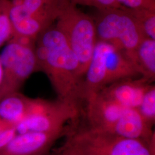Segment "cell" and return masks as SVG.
I'll return each instance as SVG.
<instances>
[{
  "label": "cell",
  "instance_id": "6da1fadb",
  "mask_svg": "<svg viewBox=\"0 0 155 155\" xmlns=\"http://www.w3.org/2000/svg\"><path fill=\"white\" fill-rule=\"evenodd\" d=\"M35 51L38 70L47 75L59 100L79 105L83 81L77 58L63 34L51 25L38 37Z\"/></svg>",
  "mask_w": 155,
  "mask_h": 155
},
{
  "label": "cell",
  "instance_id": "7a4b0ae2",
  "mask_svg": "<svg viewBox=\"0 0 155 155\" xmlns=\"http://www.w3.org/2000/svg\"><path fill=\"white\" fill-rule=\"evenodd\" d=\"M90 129L118 136L155 143L152 127L136 109L118 104L98 91L86 98Z\"/></svg>",
  "mask_w": 155,
  "mask_h": 155
},
{
  "label": "cell",
  "instance_id": "3957f363",
  "mask_svg": "<svg viewBox=\"0 0 155 155\" xmlns=\"http://www.w3.org/2000/svg\"><path fill=\"white\" fill-rule=\"evenodd\" d=\"M137 76L140 75L137 68L124 51L97 40L83 78L82 100L111 83Z\"/></svg>",
  "mask_w": 155,
  "mask_h": 155
},
{
  "label": "cell",
  "instance_id": "277c9868",
  "mask_svg": "<svg viewBox=\"0 0 155 155\" xmlns=\"http://www.w3.org/2000/svg\"><path fill=\"white\" fill-rule=\"evenodd\" d=\"M55 22L77 58L83 81L97 41L94 20L65 0Z\"/></svg>",
  "mask_w": 155,
  "mask_h": 155
},
{
  "label": "cell",
  "instance_id": "5b68a950",
  "mask_svg": "<svg viewBox=\"0 0 155 155\" xmlns=\"http://www.w3.org/2000/svg\"><path fill=\"white\" fill-rule=\"evenodd\" d=\"M93 18L97 40L114 45L133 62L136 50L146 37L127 9L123 7L97 10Z\"/></svg>",
  "mask_w": 155,
  "mask_h": 155
},
{
  "label": "cell",
  "instance_id": "8992f818",
  "mask_svg": "<svg viewBox=\"0 0 155 155\" xmlns=\"http://www.w3.org/2000/svg\"><path fill=\"white\" fill-rule=\"evenodd\" d=\"M12 38L36 41L55 22L65 0H10Z\"/></svg>",
  "mask_w": 155,
  "mask_h": 155
},
{
  "label": "cell",
  "instance_id": "52a82bcc",
  "mask_svg": "<svg viewBox=\"0 0 155 155\" xmlns=\"http://www.w3.org/2000/svg\"><path fill=\"white\" fill-rule=\"evenodd\" d=\"M35 44L28 40L12 38L0 54L3 77L0 86V100L19 92L33 72L39 70Z\"/></svg>",
  "mask_w": 155,
  "mask_h": 155
},
{
  "label": "cell",
  "instance_id": "ba28073f",
  "mask_svg": "<svg viewBox=\"0 0 155 155\" xmlns=\"http://www.w3.org/2000/svg\"><path fill=\"white\" fill-rule=\"evenodd\" d=\"M79 105L59 100L38 98L28 116L16 127L17 133L67 131L65 125L79 116Z\"/></svg>",
  "mask_w": 155,
  "mask_h": 155
},
{
  "label": "cell",
  "instance_id": "9c48e42d",
  "mask_svg": "<svg viewBox=\"0 0 155 155\" xmlns=\"http://www.w3.org/2000/svg\"><path fill=\"white\" fill-rule=\"evenodd\" d=\"M71 136L95 155H155V143L127 138L87 128Z\"/></svg>",
  "mask_w": 155,
  "mask_h": 155
},
{
  "label": "cell",
  "instance_id": "30bf717a",
  "mask_svg": "<svg viewBox=\"0 0 155 155\" xmlns=\"http://www.w3.org/2000/svg\"><path fill=\"white\" fill-rule=\"evenodd\" d=\"M67 131L17 133L0 155H43Z\"/></svg>",
  "mask_w": 155,
  "mask_h": 155
},
{
  "label": "cell",
  "instance_id": "8fae6325",
  "mask_svg": "<svg viewBox=\"0 0 155 155\" xmlns=\"http://www.w3.org/2000/svg\"><path fill=\"white\" fill-rule=\"evenodd\" d=\"M150 82L143 78L125 79L111 83L100 91L120 105L137 110L150 85Z\"/></svg>",
  "mask_w": 155,
  "mask_h": 155
},
{
  "label": "cell",
  "instance_id": "7c38bea8",
  "mask_svg": "<svg viewBox=\"0 0 155 155\" xmlns=\"http://www.w3.org/2000/svg\"><path fill=\"white\" fill-rule=\"evenodd\" d=\"M36 99L17 92L0 100V120L17 127L28 116Z\"/></svg>",
  "mask_w": 155,
  "mask_h": 155
},
{
  "label": "cell",
  "instance_id": "4fadbf2b",
  "mask_svg": "<svg viewBox=\"0 0 155 155\" xmlns=\"http://www.w3.org/2000/svg\"><path fill=\"white\" fill-rule=\"evenodd\" d=\"M133 63L141 77L153 81L155 77V40L143 39L136 50Z\"/></svg>",
  "mask_w": 155,
  "mask_h": 155
},
{
  "label": "cell",
  "instance_id": "5bb4252c",
  "mask_svg": "<svg viewBox=\"0 0 155 155\" xmlns=\"http://www.w3.org/2000/svg\"><path fill=\"white\" fill-rule=\"evenodd\" d=\"M126 9L135 19L145 37L155 40V11Z\"/></svg>",
  "mask_w": 155,
  "mask_h": 155
},
{
  "label": "cell",
  "instance_id": "9a60e30c",
  "mask_svg": "<svg viewBox=\"0 0 155 155\" xmlns=\"http://www.w3.org/2000/svg\"><path fill=\"white\" fill-rule=\"evenodd\" d=\"M137 110L144 121L152 127L155 121V87L150 85Z\"/></svg>",
  "mask_w": 155,
  "mask_h": 155
},
{
  "label": "cell",
  "instance_id": "2e32d148",
  "mask_svg": "<svg viewBox=\"0 0 155 155\" xmlns=\"http://www.w3.org/2000/svg\"><path fill=\"white\" fill-rule=\"evenodd\" d=\"M10 8V0H0V47L8 42L13 36Z\"/></svg>",
  "mask_w": 155,
  "mask_h": 155
},
{
  "label": "cell",
  "instance_id": "e0dca14e",
  "mask_svg": "<svg viewBox=\"0 0 155 155\" xmlns=\"http://www.w3.org/2000/svg\"><path fill=\"white\" fill-rule=\"evenodd\" d=\"M69 1L74 5L91 6L95 8L97 10L123 8L117 0H69Z\"/></svg>",
  "mask_w": 155,
  "mask_h": 155
},
{
  "label": "cell",
  "instance_id": "ac0fdd59",
  "mask_svg": "<svg viewBox=\"0 0 155 155\" xmlns=\"http://www.w3.org/2000/svg\"><path fill=\"white\" fill-rule=\"evenodd\" d=\"M17 134L16 127L0 120V151L5 147Z\"/></svg>",
  "mask_w": 155,
  "mask_h": 155
},
{
  "label": "cell",
  "instance_id": "d6986e66",
  "mask_svg": "<svg viewBox=\"0 0 155 155\" xmlns=\"http://www.w3.org/2000/svg\"><path fill=\"white\" fill-rule=\"evenodd\" d=\"M122 7L127 9H147L155 11V0H117Z\"/></svg>",
  "mask_w": 155,
  "mask_h": 155
},
{
  "label": "cell",
  "instance_id": "ffe728a7",
  "mask_svg": "<svg viewBox=\"0 0 155 155\" xmlns=\"http://www.w3.org/2000/svg\"><path fill=\"white\" fill-rule=\"evenodd\" d=\"M53 155H84L81 146L70 135L65 144Z\"/></svg>",
  "mask_w": 155,
  "mask_h": 155
},
{
  "label": "cell",
  "instance_id": "44dd1931",
  "mask_svg": "<svg viewBox=\"0 0 155 155\" xmlns=\"http://www.w3.org/2000/svg\"><path fill=\"white\" fill-rule=\"evenodd\" d=\"M76 142H77V141H76ZM77 143L79 144V145L81 146V147L82 148V149L83 150V152H84V155H95L94 154H93V153H91V152L89 151L88 150H87L86 149H85L84 148H83V147H82L81 145H80V144H79L78 143Z\"/></svg>",
  "mask_w": 155,
  "mask_h": 155
},
{
  "label": "cell",
  "instance_id": "7402d4cb",
  "mask_svg": "<svg viewBox=\"0 0 155 155\" xmlns=\"http://www.w3.org/2000/svg\"><path fill=\"white\" fill-rule=\"evenodd\" d=\"M2 77H3V70H2V67L1 63L0 61V86L2 83Z\"/></svg>",
  "mask_w": 155,
  "mask_h": 155
}]
</instances>
